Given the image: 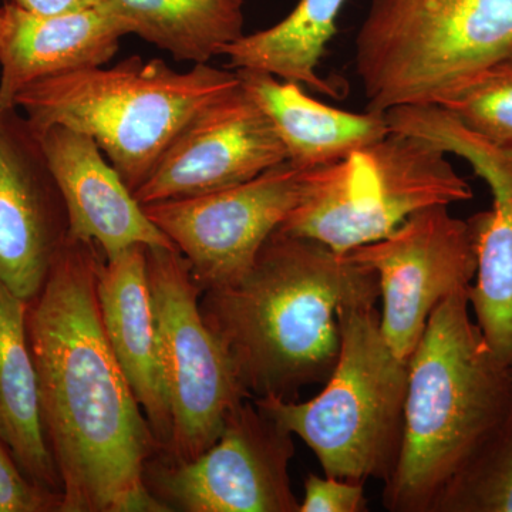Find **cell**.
<instances>
[{
	"label": "cell",
	"instance_id": "obj_1",
	"mask_svg": "<svg viewBox=\"0 0 512 512\" xmlns=\"http://www.w3.org/2000/svg\"><path fill=\"white\" fill-rule=\"evenodd\" d=\"M103 259L94 242L67 237L28 306L60 512H168L146 483L160 446L104 332L97 298Z\"/></svg>",
	"mask_w": 512,
	"mask_h": 512
},
{
	"label": "cell",
	"instance_id": "obj_2",
	"mask_svg": "<svg viewBox=\"0 0 512 512\" xmlns=\"http://www.w3.org/2000/svg\"><path fill=\"white\" fill-rule=\"evenodd\" d=\"M379 299L375 271L276 229L247 274L202 292L200 308L249 399L295 400L338 363L339 309Z\"/></svg>",
	"mask_w": 512,
	"mask_h": 512
},
{
	"label": "cell",
	"instance_id": "obj_3",
	"mask_svg": "<svg viewBox=\"0 0 512 512\" xmlns=\"http://www.w3.org/2000/svg\"><path fill=\"white\" fill-rule=\"evenodd\" d=\"M511 403V369L471 319L467 288L458 289L431 312L410 356L402 451L384 483V508L434 512Z\"/></svg>",
	"mask_w": 512,
	"mask_h": 512
},
{
	"label": "cell",
	"instance_id": "obj_4",
	"mask_svg": "<svg viewBox=\"0 0 512 512\" xmlns=\"http://www.w3.org/2000/svg\"><path fill=\"white\" fill-rule=\"evenodd\" d=\"M239 86L237 72L208 64L178 72L131 56L29 84L15 107L35 131L64 126L92 137L134 194L181 130Z\"/></svg>",
	"mask_w": 512,
	"mask_h": 512
},
{
	"label": "cell",
	"instance_id": "obj_5",
	"mask_svg": "<svg viewBox=\"0 0 512 512\" xmlns=\"http://www.w3.org/2000/svg\"><path fill=\"white\" fill-rule=\"evenodd\" d=\"M355 47L367 110L441 106L512 59V0H370Z\"/></svg>",
	"mask_w": 512,
	"mask_h": 512
},
{
	"label": "cell",
	"instance_id": "obj_6",
	"mask_svg": "<svg viewBox=\"0 0 512 512\" xmlns=\"http://www.w3.org/2000/svg\"><path fill=\"white\" fill-rule=\"evenodd\" d=\"M338 320V363L318 396L254 402L311 448L325 476L386 483L402 451L409 360L384 338L375 303L345 306Z\"/></svg>",
	"mask_w": 512,
	"mask_h": 512
},
{
	"label": "cell",
	"instance_id": "obj_7",
	"mask_svg": "<svg viewBox=\"0 0 512 512\" xmlns=\"http://www.w3.org/2000/svg\"><path fill=\"white\" fill-rule=\"evenodd\" d=\"M473 198L446 151L413 134L386 136L325 167L303 171L301 201L278 231L338 252L380 241L414 212Z\"/></svg>",
	"mask_w": 512,
	"mask_h": 512
},
{
	"label": "cell",
	"instance_id": "obj_8",
	"mask_svg": "<svg viewBox=\"0 0 512 512\" xmlns=\"http://www.w3.org/2000/svg\"><path fill=\"white\" fill-rule=\"evenodd\" d=\"M148 285L173 416L171 461H191L220 439L232 410L249 399L220 340L205 323L202 288L178 249L146 248Z\"/></svg>",
	"mask_w": 512,
	"mask_h": 512
},
{
	"label": "cell",
	"instance_id": "obj_9",
	"mask_svg": "<svg viewBox=\"0 0 512 512\" xmlns=\"http://www.w3.org/2000/svg\"><path fill=\"white\" fill-rule=\"evenodd\" d=\"M291 431L245 399L220 439L191 461H148L146 483L170 511L299 512L289 464Z\"/></svg>",
	"mask_w": 512,
	"mask_h": 512
},
{
	"label": "cell",
	"instance_id": "obj_10",
	"mask_svg": "<svg viewBox=\"0 0 512 512\" xmlns=\"http://www.w3.org/2000/svg\"><path fill=\"white\" fill-rule=\"evenodd\" d=\"M303 171L289 161L224 190L143 205L190 262L202 292L232 284L301 201Z\"/></svg>",
	"mask_w": 512,
	"mask_h": 512
},
{
	"label": "cell",
	"instance_id": "obj_11",
	"mask_svg": "<svg viewBox=\"0 0 512 512\" xmlns=\"http://www.w3.org/2000/svg\"><path fill=\"white\" fill-rule=\"evenodd\" d=\"M345 255L375 271L383 303L380 326L404 360L419 345L431 312L473 284L477 272L470 221L453 217L446 205L414 212L386 238Z\"/></svg>",
	"mask_w": 512,
	"mask_h": 512
},
{
	"label": "cell",
	"instance_id": "obj_12",
	"mask_svg": "<svg viewBox=\"0 0 512 512\" xmlns=\"http://www.w3.org/2000/svg\"><path fill=\"white\" fill-rule=\"evenodd\" d=\"M390 131L413 134L457 154L493 195V208L471 217L477 252L476 282L467 288L476 323L494 355L512 369V157L471 133L441 106L386 111Z\"/></svg>",
	"mask_w": 512,
	"mask_h": 512
},
{
	"label": "cell",
	"instance_id": "obj_13",
	"mask_svg": "<svg viewBox=\"0 0 512 512\" xmlns=\"http://www.w3.org/2000/svg\"><path fill=\"white\" fill-rule=\"evenodd\" d=\"M288 161L264 111L239 86L174 138L134 197L141 205L235 187Z\"/></svg>",
	"mask_w": 512,
	"mask_h": 512
},
{
	"label": "cell",
	"instance_id": "obj_14",
	"mask_svg": "<svg viewBox=\"0 0 512 512\" xmlns=\"http://www.w3.org/2000/svg\"><path fill=\"white\" fill-rule=\"evenodd\" d=\"M69 237V217L39 136L0 110V284L32 302Z\"/></svg>",
	"mask_w": 512,
	"mask_h": 512
},
{
	"label": "cell",
	"instance_id": "obj_15",
	"mask_svg": "<svg viewBox=\"0 0 512 512\" xmlns=\"http://www.w3.org/2000/svg\"><path fill=\"white\" fill-rule=\"evenodd\" d=\"M36 133L66 205L69 237L94 242L106 261L134 245L177 249L92 137L64 126Z\"/></svg>",
	"mask_w": 512,
	"mask_h": 512
},
{
	"label": "cell",
	"instance_id": "obj_16",
	"mask_svg": "<svg viewBox=\"0 0 512 512\" xmlns=\"http://www.w3.org/2000/svg\"><path fill=\"white\" fill-rule=\"evenodd\" d=\"M0 25V110L16 109L29 84L104 66L130 35L123 19L103 8L40 16L6 3Z\"/></svg>",
	"mask_w": 512,
	"mask_h": 512
},
{
	"label": "cell",
	"instance_id": "obj_17",
	"mask_svg": "<svg viewBox=\"0 0 512 512\" xmlns=\"http://www.w3.org/2000/svg\"><path fill=\"white\" fill-rule=\"evenodd\" d=\"M144 245L100 262L97 298L104 332L119 360L137 402L143 409L160 450H167L173 434L160 339L148 285Z\"/></svg>",
	"mask_w": 512,
	"mask_h": 512
},
{
	"label": "cell",
	"instance_id": "obj_18",
	"mask_svg": "<svg viewBox=\"0 0 512 512\" xmlns=\"http://www.w3.org/2000/svg\"><path fill=\"white\" fill-rule=\"evenodd\" d=\"M235 72L242 89L274 126L289 163L299 170L336 163L390 131L386 116L379 111L350 113L313 99L301 84L255 70Z\"/></svg>",
	"mask_w": 512,
	"mask_h": 512
},
{
	"label": "cell",
	"instance_id": "obj_19",
	"mask_svg": "<svg viewBox=\"0 0 512 512\" xmlns=\"http://www.w3.org/2000/svg\"><path fill=\"white\" fill-rule=\"evenodd\" d=\"M28 306L0 284V439L33 483L62 494L43 427Z\"/></svg>",
	"mask_w": 512,
	"mask_h": 512
},
{
	"label": "cell",
	"instance_id": "obj_20",
	"mask_svg": "<svg viewBox=\"0 0 512 512\" xmlns=\"http://www.w3.org/2000/svg\"><path fill=\"white\" fill-rule=\"evenodd\" d=\"M346 0H299L288 16L271 28L242 35L222 56L229 67L264 72L305 84L332 99H340L335 84L319 76L318 66L336 33V19Z\"/></svg>",
	"mask_w": 512,
	"mask_h": 512
},
{
	"label": "cell",
	"instance_id": "obj_21",
	"mask_svg": "<svg viewBox=\"0 0 512 512\" xmlns=\"http://www.w3.org/2000/svg\"><path fill=\"white\" fill-rule=\"evenodd\" d=\"M100 8L178 62L207 64L244 35L238 0H101Z\"/></svg>",
	"mask_w": 512,
	"mask_h": 512
},
{
	"label": "cell",
	"instance_id": "obj_22",
	"mask_svg": "<svg viewBox=\"0 0 512 512\" xmlns=\"http://www.w3.org/2000/svg\"><path fill=\"white\" fill-rule=\"evenodd\" d=\"M434 512H512V403L447 485Z\"/></svg>",
	"mask_w": 512,
	"mask_h": 512
},
{
	"label": "cell",
	"instance_id": "obj_23",
	"mask_svg": "<svg viewBox=\"0 0 512 512\" xmlns=\"http://www.w3.org/2000/svg\"><path fill=\"white\" fill-rule=\"evenodd\" d=\"M441 107L471 133L512 157V59L481 74Z\"/></svg>",
	"mask_w": 512,
	"mask_h": 512
},
{
	"label": "cell",
	"instance_id": "obj_24",
	"mask_svg": "<svg viewBox=\"0 0 512 512\" xmlns=\"http://www.w3.org/2000/svg\"><path fill=\"white\" fill-rule=\"evenodd\" d=\"M0 439V512L62 510V494L33 483Z\"/></svg>",
	"mask_w": 512,
	"mask_h": 512
},
{
	"label": "cell",
	"instance_id": "obj_25",
	"mask_svg": "<svg viewBox=\"0 0 512 512\" xmlns=\"http://www.w3.org/2000/svg\"><path fill=\"white\" fill-rule=\"evenodd\" d=\"M367 500L363 483L338 477L311 474L305 480V494L299 512H365Z\"/></svg>",
	"mask_w": 512,
	"mask_h": 512
},
{
	"label": "cell",
	"instance_id": "obj_26",
	"mask_svg": "<svg viewBox=\"0 0 512 512\" xmlns=\"http://www.w3.org/2000/svg\"><path fill=\"white\" fill-rule=\"evenodd\" d=\"M10 3L33 15L53 16L99 8L101 0H10Z\"/></svg>",
	"mask_w": 512,
	"mask_h": 512
},
{
	"label": "cell",
	"instance_id": "obj_27",
	"mask_svg": "<svg viewBox=\"0 0 512 512\" xmlns=\"http://www.w3.org/2000/svg\"><path fill=\"white\" fill-rule=\"evenodd\" d=\"M0 25H2V10H0Z\"/></svg>",
	"mask_w": 512,
	"mask_h": 512
},
{
	"label": "cell",
	"instance_id": "obj_28",
	"mask_svg": "<svg viewBox=\"0 0 512 512\" xmlns=\"http://www.w3.org/2000/svg\"><path fill=\"white\" fill-rule=\"evenodd\" d=\"M238 2H242V0H238Z\"/></svg>",
	"mask_w": 512,
	"mask_h": 512
},
{
	"label": "cell",
	"instance_id": "obj_29",
	"mask_svg": "<svg viewBox=\"0 0 512 512\" xmlns=\"http://www.w3.org/2000/svg\"><path fill=\"white\" fill-rule=\"evenodd\" d=\"M511 375H512V369H511Z\"/></svg>",
	"mask_w": 512,
	"mask_h": 512
}]
</instances>
